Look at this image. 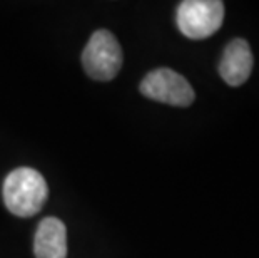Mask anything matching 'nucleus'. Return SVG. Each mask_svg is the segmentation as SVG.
<instances>
[{"label": "nucleus", "mask_w": 259, "mask_h": 258, "mask_svg": "<svg viewBox=\"0 0 259 258\" xmlns=\"http://www.w3.org/2000/svg\"><path fill=\"white\" fill-rule=\"evenodd\" d=\"M4 203L15 216L30 218L37 215L47 200L49 188L44 176L32 168H17L4 181Z\"/></svg>", "instance_id": "nucleus-1"}, {"label": "nucleus", "mask_w": 259, "mask_h": 258, "mask_svg": "<svg viewBox=\"0 0 259 258\" xmlns=\"http://www.w3.org/2000/svg\"><path fill=\"white\" fill-rule=\"evenodd\" d=\"M82 65L87 76L96 81H111L119 74L122 67V49L112 32H94L82 52Z\"/></svg>", "instance_id": "nucleus-2"}, {"label": "nucleus", "mask_w": 259, "mask_h": 258, "mask_svg": "<svg viewBox=\"0 0 259 258\" xmlns=\"http://www.w3.org/2000/svg\"><path fill=\"white\" fill-rule=\"evenodd\" d=\"M224 20V4L219 0H186L178 7L176 22L186 37L194 41L216 34Z\"/></svg>", "instance_id": "nucleus-3"}, {"label": "nucleus", "mask_w": 259, "mask_h": 258, "mask_svg": "<svg viewBox=\"0 0 259 258\" xmlns=\"http://www.w3.org/2000/svg\"><path fill=\"white\" fill-rule=\"evenodd\" d=\"M139 89L149 99L178 107H187L194 101V91L186 78L166 67L149 72L142 79Z\"/></svg>", "instance_id": "nucleus-4"}, {"label": "nucleus", "mask_w": 259, "mask_h": 258, "mask_svg": "<svg viewBox=\"0 0 259 258\" xmlns=\"http://www.w3.org/2000/svg\"><path fill=\"white\" fill-rule=\"evenodd\" d=\"M252 72V52L244 39H234L226 46L221 62H219V74L226 84L238 87L249 79Z\"/></svg>", "instance_id": "nucleus-5"}, {"label": "nucleus", "mask_w": 259, "mask_h": 258, "mask_svg": "<svg viewBox=\"0 0 259 258\" xmlns=\"http://www.w3.org/2000/svg\"><path fill=\"white\" fill-rule=\"evenodd\" d=\"M35 258H67V228L59 218H44L34 238Z\"/></svg>", "instance_id": "nucleus-6"}]
</instances>
